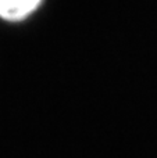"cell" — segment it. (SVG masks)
<instances>
[{
    "mask_svg": "<svg viewBox=\"0 0 157 158\" xmlns=\"http://www.w3.org/2000/svg\"><path fill=\"white\" fill-rule=\"evenodd\" d=\"M43 0H0V19L21 22L31 17Z\"/></svg>",
    "mask_w": 157,
    "mask_h": 158,
    "instance_id": "obj_1",
    "label": "cell"
}]
</instances>
